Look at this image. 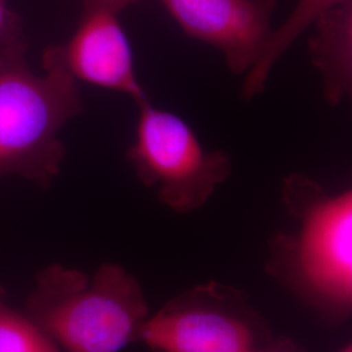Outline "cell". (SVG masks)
I'll return each instance as SVG.
<instances>
[{
    "instance_id": "cell-3",
    "label": "cell",
    "mask_w": 352,
    "mask_h": 352,
    "mask_svg": "<svg viewBox=\"0 0 352 352\" xmlns=\"http://www.w3.org/2000/svg\"><path fill=\"white\" fill-rule=\"evenodd\" d=\"M26 315L64 352H122L151 315L139 279L116 264L93 277L54 264L38 273Z\"/></svg>"
},
{
    "instance_id": "cell-9",
    "label": "cell",
    "mask_w": 352,
    "mask_h": 352,
    "mask_svg": "<svg viewBox=\"0 0 352 352\" xmlns=\"http://www.w3.org/2000/svg\"><path fill=\"white\" fill-rule=\"evenodd\" d=\"M346 1L349 0H298L285 23L273 30L258 62L244 76L241 98L250 101L261 94L270 72L291 45L299 39L308 28L314 26L318 17Z\"/></svg>"
},
{
    "instance_id": "cell-6",
    "label": "cell",
    "mask_w": 352,
    "mask_h": 352,
    "mask_svg": "<svg viewBox=\"0 0 352 352\" xmlns=\"http://www.w3.org/2000/svg\"><path fill=\"white\" fill-rule=\"evenodd\" d=\"M42 62L60 67L76 81L128 96L136 106L149 100L136 72L135 55L119 12L84 3L75 33L43 51Z\"/></svg>"
},
{
    "instance_id": "cell-2",
    "label": "cell",
    "mask_w": 352,
    "mask_h": 352,
    "mask_svg": "<svg viewBox=\"0 0 352 352\" xmlns=\"http://www.w3.org/2000/svg\"><path fill=\"white\" fill-rule=\"evenodd\" d=\"M26 52L20 21L0 41V179L49 188L67 155L60 131L85 109L76 80L50 62H42L45 75L34 74Z\"/></svg>"
},
{
    "instance_id": "cell-12",
    "label": "cell",
    "mask_w": 352,
    "mask_h": 352,
    "mask_svg": "<svg viewBox=\"0 0 352 352\" xmlns=\"http://www.w3.org/2000/svg\"><path fill=\"white\" fill-rule=\"evenodd\" d=\"M253 352H304L302 349L292 340L286 338H274L270 340L256 349Z\"/></svg>"
},
{
    "instance_id": "cell-7",
    "label": "cell",
    "mask_w": 352,
    "mask_h": 352,
    "mask_svg": "<svg viewBox=\"0 0 352 352\" xmlns=\"http://www.w3.org/2000/svg\"><path fill=\"white\" fill-rule=\"evenodd\" d=\"M180 29L219 51L234 75L245 76L272 37L277 0H161Z\"/></svg>"
},
{
    "instance_id": "cell-4",
    "label": "cell",
    "mask_w": 352,
    "mask_h": 352,
    "mask_svg": "<svg viewBox=\"0 0 352 352\" xmlns=\"http://www.w3.org/2000/svg\"><path fill=\"white\" fill-rule=\"evenodd\" d=\"M138 109L135 139L126 151L138 179L175 213L200 209L231 175L230 155L208 151L182 116L151 100Z\"/></svg>"
},
{
    "instance_id": "cell-10",
    "label": "cell",
    "mask_w": 352,
    "mask_h": 352,
    "mask_svg": "<svg viewBox=\"0 0 352 352\" xmlns=\"http://www.w3.org/2000/svg\"><path fill=\"white\" fill-rule=\"evenodd\" d=\"M0 352H64L29 316L7 304L1 287Z\"/></svg>"
},
{
    "instance_id": "cell-13",
    "label": "cell",
    "mask_w": 352,
    "mask_h": 352,
    "mask_svg": "<svg viewBox=\"0 0 352 352\" xmlns=\"http://www.w3.org/2000/svg\"><path fill=\"white\" fill-rule=\"evenodd\" d=\"M142 0H84V3L88 4H98V6H103L107 8H111L116 12H122L123 10H126V7L138 4Z\"/></svg>"
},
{
    "instance_id": "cell-14",
    "label": "cell",
    "mask_w": 352,
    "mask_h": 352,
    "mask_svg": "<svg viewBox=\"0 0 352 352\" xmlns=\"http://www.w3.org/2000/svg\"><path fill=\"white\" fill-rule=\"evenodd\" d=\"M337 352H352V346L351 343H347V344H344L342 349H340Z\"/></svg>"
},
{
    "instance_id": "cell-8",
    "label": "cell",
    "mask_w": 352,
    "mask_h": 352,
    "mask_svg": "<svg viewBox=\"0 0 352 352\" xmlns=\"http://www.w3.org/2000/svg\"><path fill=\"white\" fill-rule=\"evenodd\" d=\"M309 58L321 76L324 100L338 106L352 93V0L317 19Z\"/></svg>"
},
{
    "instance_id": "cell-5",
    "label": "cell",
    "mask_w": 352,
    "mask_h": 352,
    "mask_svg": "<svg viewBox=\"0 0 352 352\" xmlns=\"http://www.w3.org/2000/svg\"><path fill=\"white\" fill-rule=\"evenodd\" d=\"M272 337L244 291L210 280L149 315L139 342L153 352H253Z\"/></svg>"
},
{
    "instance_id": "cell-11",
    "label": "cell",
    "mask_w": 352,
    "mask_h": 352,
    "mask_svg": "<svg viewBox=\"0 0 352 352\" xmlns=\"http://www.w3.org/2000/svg\"><path fill=\"white\" fill-rule=\"evenodd\" d=\"M20 21L21 17L8 7V0H0V41Z\"/></svg>"
},
{
    "instance_id": "cell-1",
    "label": "cell",
    "mask_w": 352,
    "mask_h": 352,
    "mask_svg": "<svg viewBox=\"0 0 352 352\" xmlns=\"http://www.w3.org/2000/svg\"><path fill=\"white\" fill-rule=\"evenodd\" d=\"M282 201L296 226L272 239L266 270L327 322H344L352 309L351 189L331 193L292 173Z\"/></svg>"
}]
</instances>
